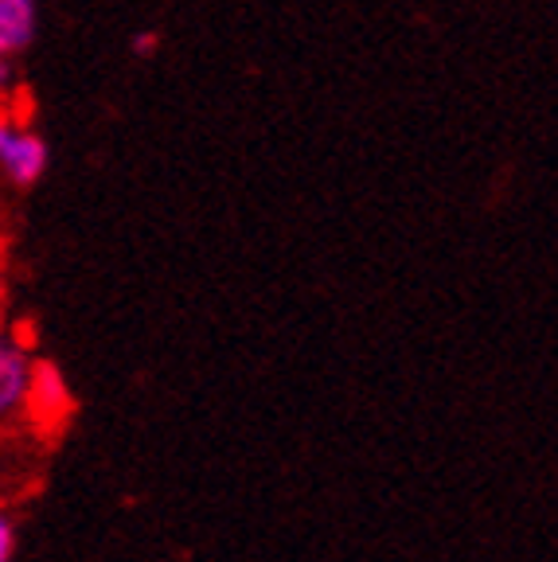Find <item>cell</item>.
Here are the masks:
<instances>
[{
  "instance_id": "2",
  "label": "cell",
  "mask_w": 558,
  "mask_h": 562,
  "mask_svg": "<svg viewBox=\"0 0 558 562\" xmlns=\"http://www.w3.org/2000/svg\"><path fill=\"white\" fill-rule=\"evenodd\" d=\"M24 406L40 430H59L70 414V391L63 383L55 363H32V379H27Z\"/></svg>"
},
{
  "instance_id": "1",
  "label": "cell",
  "mask_w": 558,
  "mask_h": 562,
  "mask_svg": "<svg viewBox=\"0 0 558 562\" xmlns=\"http://www.w3.org/2000/svg\"><path fill=\"white\" fill-rule=\"evenodd\" d=\"M52 149H47L44 133H35L24 117L0 110V176L12 188H32L47 176Z\"/></svg>"
},
{
  "instance_id": "7",
  "label": "cell",
  "mask_w": 558,
  "mask_h": 562,
  "mask_svg": "<svg viewBox=\"0 0 558 562\" xmlns=\"http://www.w3.org/2000/svg\"><path fill=\"white\" fill-rule=\"evenodd\" d=\"M12 87H16V67L12 59H0V98L12 94Z\"/></svg>"
},
{
  "instance_id": "3",
  "label": "cell",
  "mask_w": 558,
  "mask_h": 562,
  "mask_svg": "<svg viewBox=\"0 0 558 562\" xmlns=\"http://www.w3.org/2000/svg\"><path fill=\"white\" fill-rule=\"evenodd\" d=\"M27 379H32L27 348L0 328V418H4V414H16L20 406H24Z\"/></svg>"
},
{
  "instance_id": "6",
  "label": "cell",
  "mask_w": 558,
  "mask_h": 562,
  "mask_svg": "<svg viewBox=\"0 0 558 562\" xmlns=\"http://www.w3.org/2000/svg\"><path fill=\"white\" fill-rule=\"evenodd\" d=\"M160 47V35L157 32H141L137 40H133V55H141V59H148V55Z\"/></svg>"
},
{
  "instance_id": "4",
  "label": "cell",
  "mask_w": 558,
  "mask_h": 562,
  "mask_svg": "<svg viewBox=\"0 0 558 562\" xmlns=\"http://www.w3.org/2000/svg\"><path fill=\"white\" fill-rule=\"evenodd\" d=\"M40 27V4L35 0H0V59H16L27 52Z\"/></svg>"
},
{
  "instance_id": "5",
  "label": "cell",
  "mask_w": 558,
  "mask_h": 562,
  "mask_svg": "<svg viewBox=\"0 0 558 562\" xmlns=\"http://www.w3.org/2000/svg\"><path fill=\"white\" fill-rule=\"evenodd\" d=\"M12 551H16V527L0 512V562H12Z\"/></svg>"
},
{
  "instance_id": "8",
  "label": "cell",
  "mask_w": 558,
  "mask_h": 562,
  "mask_svg": "<svg viewBox=\"0 0 558 562\" xmlns=\"http://www.w3.org/2000/svg\"><path fill=\"white\" fill-rule=\"evenodd\" d=\"M0 293H4V285H0Z\"/></svg>"
}]
</instances>
